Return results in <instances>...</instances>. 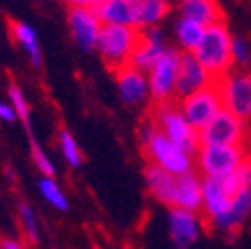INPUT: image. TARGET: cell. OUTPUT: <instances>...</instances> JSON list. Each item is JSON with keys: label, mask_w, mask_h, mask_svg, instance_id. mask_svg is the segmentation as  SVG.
Segmentation results:
<instances>
[{"label": "cell", "mask_w": 251, "mask_h": 249, "mask_svg": "<svg viewBox=\"0 0 251 249\" xmlns=\"http://www.w3.org/2000/svg\"><path fill=\"white\" fill-rule=\"evenodd\" d=\"M10 98H12V108H14L16 116H18V120H22L30 140H34L32 138V126H30V108H28V102H26V98L22 94V90L18 86H14V84L10 86Z\"/></svg>", "instance_id": "obj_27"}, {"label": "cell", "mask_w": 251, "mask_h": 249, "mask_svg": "<svg viewBox=\"0 0 251 249\" xmlns=\"http://www.w3.org/2000/svg\"><path fill=\"white\" fill-rule=\"evenodd\" d=\"M60 151L64 155V160L70 168H80L82 166V151H80V146L76 142V138L66 130L62 128L60 130Z\"/></svg>", "instance_id": "obj_26"}, {"label": "cell", "mask_w": 251, "mask_h": 249, "mask_svg": "<svg viewBox=\"0 0 251 249\" xmlns=\"http://www.w3.org/2000/svg\"><path fill=\"white\" fill-rule=\"evenodd\" d=\"M200 146H249L247 124L222 110L200 132Z\"/></svg>", "instance_id": "obj_9"}, {"label": "cell", "mask_w": 251, "mask_h": 249, "mask_svg": "<svg viewBox=\"0 0 251 249\" xmlns=\"http://www.w3.org/2000/svg\"><path fill=\"white\" fill-rule=\"evenodd\" d=\"M219 98L226 112L233 114L241 122H251V70H229L215 80Z\"/></svg>", "instance_id": "obj_7"}, {"label": "cell", "mask_w": 251, "mask_h": 249, "mask_svg": "<svg viewBox=\"0 0 251 249\" xmlns=\"http://www.w3.org/2000/svg\"><path fill=\"white\" fill-rule=\"evenodd\" d=\"M38 190H40V194H42V198L52 205V207H56V209H60V211H66L68 207H70V203H68V198L64 196V192H62V188L54 181V177H40L38 179Z\"/></svg>", "instance_id": "obj_25"}, {"label": "cell", "mask_w": 251, "mask_h": 249, "mask_svg": "<svg viewBox=\"0 0 251 249\" xmlns=\"http://www.w3.org/2000/svg\"><path fill=\"white\" fill-rule=\"evenodd\" d=\"M144 179L148 185V192L151 198H155L160 203L172 207L174 203V190H176V175L155 168V166H146L144 170Z\"/></svg>", "instance_id": "obj_21"}, {"label": "cell", "mask_w": 251, "mask_h": 249, "mask_svg": "<svg viewBox=\"0 0 251 249\" xmlns=\"http://www.w3.org/2000/svg\"><path fill=\"white\" fill-rule=\"evenodd\" d=\"M179 58L181 52L177 48H168L166 54L151 66L148 76L150 88V100L160 106L177 102V70H179Z\"/></svg>", "instance_id": "obj_6"}, {"label": "cell", "mask_w": 251, "mask_h": 249, "mask_svg": "<svg viewBox=\"0 0 251 249\" xmlns=\"http://www.w3.org/2000/svg\"><path fill=\"white\" fill-rule=\"evenodd\" d=\"M150 120L172 144H176L179 149H183L185 153H190L196 158V153L201 148L200 146V132L187 122V118L179 110L177 102L153 106Z\"/></svg>", "instance_id": "obj_3"}, {"label": "cell", "mask_w": 251, "mask_h": 249, "mask_svg": "<svg viewBox=\"0 0 251 249\" xmlns=\"http://www.w3.org/2000/svg\"><path fill=\"white\" fill-rule=\"evenodd\" d=\"M18 213H20V224L24 227V233L26 237L30 239V243H38L40 235H38V224H36V215L32 211V207H30L28 203H20L18 207Z\"/></svg>", "instance_id": "obj_28"}, {"label": "cell", "mask_w": 251, "mask_h": 249, "mask_svg": "<svg viewBox=\"0 0 251 249\" xmlns=\"http://www.w3.org/2000/svg\"><path fill=\"white\" fill-rule=\"evenodd\" d=\"M0 120H2V122H16L18 116H16V112H14L12 106L0 102Z\"/></svg>", "instance_id": "obj_30"}, {"label": "cell", "mask_w": 251, "mask_h": 249, "mask_svg": "<svg viewBox=\"0 0 251 249\" xmlns=\"http://www.w3.org/2000/svg\"><path fill=\"white\" fill-rule=\"evenodd\" d=\"M247 158L251 146H201L196 153V172L201 177H226Z\"/></svg>", "instance_id": "obj_5"}, {"label": "cell", "mask_w": 251, "mask_h": 249, "mask_svg": "<svg viewBox=\"0 0 251 249\" xmlns=\"http://www.w3.org/2000/svg\"><path fill=\"white\" fill-rule=\"evenodd\" d=\"M176 12L177 16L194 20L205 28L226 20L222 6L215 0H181V2L176 4Z\"/></svg>", "instance_id": "obj_20"}, {"label": "cell", "mask_w": 251, "mask_h": 249, "mask_svg": "<svg viewBox=\"0 0 251 249\" xmlns=\"http://www.w3.org/2000/svg\"><path fill=\"white\" fill-rule=\"evenodd\" d=\"M215 84L211 74L200 64L194 54H181L179 70H177V100Z\"/></svg>", "instance_id": "obj_15"}, {"label": "cell", "mask_w": 251, "mask_h": 249, "mask_svg": "<svg viewBox=\"0 0 251 249\" xmlns=\"http://www.w3.org/2000/svg\"><path fill=\"white\" fill-rule=\"evenodd\" d=\"M134 6V28L138 32L150 28H160L162 22L174 10L168 0H132Z\"/></svg>", "instance_id": "obj_19"}, {"label": "cell", "mask_w": 251, "mask_h": 249, "mask_svg": "<svg viewBox=\"0 0 251 249\" xmlns=\"http://www.w3.org/2000/svg\"><path fill=\"white\" fill-rule=\"evenodd\" d=\"M12 34L18 40V44L26 50L30 62H32V64L38 68L42 64V50H40V44H38L36 30L30 24H26V22L16 20V22H12Z\"/></svg>", "instance_id": "obj_23"}, {"label": "cell", "mask_w": 251, "mask_h": 249, "mask_svg": "<svg viewBox=\"0 0 251 249\" xmlns=\"http://www.w3.org/2000/svg\"><path fill=\"white\" fill-rule=\"evenodd\" d=\"M177 106L183 112V116L187 118V122H190L198 132H201L207 124L224 110L222 98H219V90L215 84L196 92V94L179 98Z\"/></svg>", "instance_id": "obj_10"}, {"label": "cell", "mask_w": 251, "mask_h": 249, "mask_svg": "<svg viewBox=\"0 0 251 249\" xmlns=\"http://www.w3.org/2000/svg\"><path fill=\"white\" fill-rule=\"evenodd\" d=\"M168 48H170L168 46V36L162 30V26L144 30V32H140V40H138V46H136V50L132 54L130 66H134L136 70L148 74L155 62L166 54Z\"/></svg>", "instance_id": "obj_13"}, {"label": "cell", "mask_w": 251, "mask_h": 249, "mask_svg": "<svg viewBox=\"0 0 251 249\" xmlns=\"http://www.w3.org/2000/svg\"><path fill=\"white\" fill-rule=\"evenodd\" d=\"M140 32L130 26H102L96 42V52L102 56L104 64L114 72L130 66L132 54L138 46Z\"/></svg>", "instance_id": "obj_4"}, {"label": "cell", "mask_w": 251, "mask_h": 249, "mask_svg": "<svg viewBox=\"0 0 251 249\" xmlns=\"http://www.w3.org/2000/svg\"><path fill=\"white\" fill-rule=\"evenodd\" d=\"M68 26H70V34L74 44L82 52H94L96 50V42L102 30L100 18L94 14L84 0L68 4Z\"/></svg>", "instance_id": "obj_11"}, {"label": "cell", "mask_w": 251, "mask_h": 249, "mask_svg": "<svg viewBox=\"0 0 251 249\" xmlns=\"http://www.w3.org/2000/svg\"><path fill=\"white\" fill-rule=\"evenodd\" d=\"M203 183H201V188H203V220L205 224L217 220V217H222L231 199L235 198V194H239L241 190H245L237 174H229L226 177H201Z\"/></svg>", "instance_id": "obj_8"}, {"label": "cell", "mask_w": 251, "mask_h": 249, "mask_svg": "<svg viewBox=\"0 0 251 249\" xmlns=\"http://www.w3.org/2000/svg\"><path fill=\"white\" fill-rule=\"evenodd\" d=\"M0 249H24L18 241H14V239H6V237H2L0 239Z\"/></svg>", "instance_id": "obj_31"}, {"label": "cell", "mask_w": 251, "mask_h": 249, "mask_svg": "<svg viewBox=\"0 0 251 249\" xmlns=\"http://www.w3.org/2000/svg\"><path fill=\"white\" fill-rule=\"evenodd\" d=\"M251 215V188L241 190L239 194H235V198L231 199L227 211L217 217V220L209 222L207 225L215 231H224V233H235Z\"/></svg>", "instance_id": "obj_18"}, {"label": "cell", "mask_w": 251, "mask_h": 249, "mask_svg": "<svg viewBox=\"0 0 251 249\" xmlns=\"http://www.w3.org/2000/svg\"><path fill=\"white\" fill-rule=\"evenodd\" d=\"M231 30L227 22H217L209 28H205L203 40L200 42L194 56L200 60V64L211 74L213 80H219L226 76L231 66Z\"/></svg>", "instance_id": "obj_2"}, {"label": "cell", "mask_w": 251, "mask_h": 249, "mask_svg": "<svg viewBox=\"0 0 251 249\" xmlns=\"http://www.w3.org/2000/svg\"><path fill=\"white\" fill-rule=\"evenodd\" d=\"M231 66L235 70H249L251 66V38L245 34H231Z\"/></svg>", "instance_id": "obj_24"}, {"label": "cell", "mask_w": 251, "mask_h": 249, "mask_svg": "<svg viewBox=\"0 0 251 249\" xmlns=\"http://www.w3.org/2000/svg\"><path fill=\"white\" fill-rule=\"evenodd\" d=\"M30 151H32V160H34L36 168L44 174V177H54V174H56L54 164L48 160L46 151L38 146V142H36V140H30Z\"/></svg>", "instance_id": "obj_29"}, {"label": "cell", "mask_w": 251, "mask_h": 249, "mask_svg": "<svg viewBox=\"0 0 251 249\" xmlns=\"http://www.w3.org/2000/svg\"><path fill=\"white\" fill-rule=\"evenodd\" d=\"M116 74V88L118 96L124 106L138 108L144 106L150 98V88H148V76L134 66H124L114 72Z\"/></svg>", "instance_id": "obj_14"}, {"label": "cell", "mask_w": 251, "mask_h": 249, "mask_svg": "<svg viewBox=\"0 0 251 249\" xmlns=\"http://www.w3.org/2000/svg\"><path fill=\"white\" fill-rule=\"evenodd\" d=\"M84 4L100 18L102 26H130V28H134L132 0H84Z\"/></svg>", "instance_id": "obj_17"}, {"label": "cell", "mask_w": 251, "mask_h": 249, "mask_svg": "<svg viewBox=\"0 0 251 249\" xmlns=\"http://www.w3.org/2000/svg\"><path fill=\"white\" fill-rule=\"evenodd\" d=\"M205 34V26L177 16L174 22V40H176V48L181 54H194L200 46V42L203 40Z\"/></svg>", "instance_id": "obj_22"}, {"label": "cell", "mask_w": 251, "mask_h": 249, "mask_svg": "<svg viewBox=\"0 0 251 249\" xmlns=\"http://www.w3.org/2000/svg\"><path fill=\"white\" fill-rule=\"evenodd\" d=\"M201 183H203V179L198 172L176 177V190H174L172 207L185 209V211H192V213H201V209H203V188H201Z\"/></svg>", "instance_id": "obj_16"}, {"label": "cell", "mask_w": 251, "mask_h": 249, "mask_svg": "<svg viewBox=\"0 0 251 249\" xmlns=\"http://www.w3.org/2000/svg\"><path fill=\"white\" fill-rule=\"evenodd\" d=\"M140 144L150 166L160 168L176 177L196 172V158L172 144L148 118L140 126Z\"/></svg>", "instance_id": "obj_1"}, {"label": "cell", "mask_w": 251, "mask_h": 249, "mask_svg": "<svg viewBox=\"0 0 251 249\" xmlns=\"http://www.w3.org/2000/svg\"><path fill=\"white\" fill-rule=\"evenodd\" d=\"M205 220L200 213L172 207L168 213V233L176 249H192L194 243L203 235Z\"/></svg>", "instance_id": "obj_12"}]
</instances>
